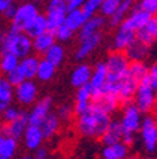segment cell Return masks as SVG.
<instances>
[{"label": "cell", "mask_w": 157, "mask_h": 159, "mask_svg": "<svg viewBox=\"0 0 157 159\" xmlns=\"http://www.w3.org/2000/svg\"><path fill=\"white\" fill-rule=\"evenodd\" d=\"M128 156L129 146H126L123 142L103 146L101 149V159H128Z\"/></svg>", "instance_id": "cell-23"}, {"label": "cell", "mask_w": 157, "mask_h": 159, "mask_svg": "<svg viewBox=\"0 0 157 159\" xmlns=\"http://www.w3.org/2000/svg\"><path fill=\"white\" fill-rule=\"evenodd\" d=\"M0 48L2 54L11 53L20 60H23L31 56V51H34L33 39H30L26 33H14L11 30H3L0 37Z\"/></svg>", "instance_id": "cell-2"}, {"label": "cell", "mask_w": 157, "mask_h": 159, "mask_svg": "<svg viewBox=\"0 0 157 159\" xmlns=\"http://www.w3.org/2000/svg\"><path fill=\"white\" fill-rule=\"evenodd\" d=\"M142 159H157L156 156H153V155H147V156H143Z\"/></svg>", "instance_id": "cell-51"}, {"label": "cell", "mask_w": 157, "mask_h": 159, "mask_svg": "<svg viewBox=\"0 0 157 159\" xmlns=\"http://www.w3.org/2000/svg\"><path fill=\"white\" fill-rule=\"evenodd\" d=\"M139 88V83L134 78H132L130 75H126L120 83H119V101H120L122 105H128V104L134 102V98H136V93H137Z\"/></svg>", "instance_id": "cell-14"}, {"label": "cell", "mask_w": 157, "mask_h": 159, "mask_svg": "<svg viewBox=\"0 0 157 159\" xmlns=\"http://www.w3.org/2000/svg\"><path fill=\"white\" fill-rule=\"evenodd\" d=\"M44 58L48 60L51 64H54L55 67L61 66L62 61L65 60V48L61 43H57L55 46H52L51 48L48 50V53L44 56Z\"/></svg>", "instance_id": "cell-36"}, {"label": "cell", "mask_w": 157, "mask_h": 159, "mask_svg": "<svg viewBox=\"0 0 157 159\" xmlns=\"http://www.w3.org/2000/svg\"><path fill=\"white\" fill-rule=\"evenodd\" d=\"M55 114L58 115V118L61 121H68V119H71L72 114H74V107L68 105V104H61Z\"/></svg>", "instance_id": "cell-43"}, {"label": "cell", "mask_w": 157, "mask_h": 159, "mask_svg": "<svg viewBox=\"0 0 157 159\" xmlns=\"http://www.w3.org/2000/svg\"><path fill=\"white\" fill-rule=\"evenodd\" d=\"M134 104L137 105L144 115H150V112L156 108L157 105V93L153 89L149 77L139 83V88L136 93V98H134Z\"/></svg>", "instance_id": "cell-7"}, {"label": "cell", "mask_w": 157, "mask_h": 159, "mask_svg": "<svg viewBox=\"0 0 157 159\" xmlns=\"http://www.w3.org/2000/svg\"><path fill=\"white\" fill-rule=\"evenodd\" d=\"M112 115L105 112L101 107L92 104L91 108L84 115L78 116L76 119V128L79 134L85 138L91 139H102L112 124Z\"/></svg>", "instance_id": "cell-1"}, {"label": "cell", "mask_w": 157, "mask_h": 159, "mask_svg": "<svg viewBox=\"0 0 157 159\" xmlns=\"http://www.w3.org/2000/svg\"><path fill=\"white\" fill-rule=\"evenodd\" d=\"M57 43H58V41H57L55 34L51 33V31H46L44 34H41L40 37L33 40V47L37 54L46 56V54L48 53V50L51 48L52 46H55Z\"/></svg>", "instance_id": "cell-22"}, {"label": "cell", "mask_w": 157, "mask_h": 159, "mask_svg": "<svg viewBox=\"0 0 157 159\" xmlns=\"http://www.w3.org/2000/svg\"><path fill=\"white\" fill-rule=\"evenodd\" d=\"M128 159H140V158H139L137 155H129V156H128Z\"/></svg>", "instance_id": "cell-52"}, {"label": "cell", "mask_w": 157, "mask_h": 159, "mask_svg": "<svg viewBox=\"0 0 157 159\" xmlns=\"http://www.w3.org/2000/svg\"><path fill=\"white\" fill-rule=\"evenodd\" d=\"M133 7L134 6H133V2H132V0H122L119 9L116 10V13L108 20L109 26L111 27H118L119 29V27L123 24V21L126 20V17L129 16V13L132 11Z\"/></svg>", "instance_id": "cell-27"}, {"label": "cell", "mask_w": 157, "mask_h": 159, "mask_svg": "<svg viewBox=\"0 0 157 159\" xmlns=\"http://www.w3.org/2000/svg\"><path fill=\"white\" fill-rule=\"evenodd\" d=\"M105 23H106V19H105L103 16H101V14L89 19L88 21L84 24V27L79 30L78 40L79 41H84V40L89 39V37H94V36H96V34L102 33V29H103Z\"/></svg>", "instance_id": "cell-17"}, {"label": "cell", "mask_w": 157, "mask_h": 159, "mask_svg": "<svg viewBox=\"0 0 157 159\" xmlns=\"http://www.w3.org/2000/svg\"><path fill=\"white\" fill-rule=\"evenodd\" d=\"M20 61L21 60L11 53L2 54V57H0V70H2V73L6 75V74L14 71L16 68L20 67Z\"/></svg>", "instance_id": "cell-34"}, {"label": "cell", "mask_w": 157, "mask_h": 159, "mask_svg": "<svg viewBox=\"0 0 157 159\" xmlns=\"http://www.w3.org/2000/svg\"><path fill=\"white\" fill-rule=\"evenodd\" d=\"M137 6L147 11L150 16H157V0H142L137 3Z\"/></svg>", "instance_id": "cell-44"}, {"label": "cell", "mask_w": 157, "mask_h": 159, "mask_svg": "<svg viewBox=\"0 0 157 159\" xmlns=\"http://www.w3.org/2000/svg\"><path fill=\"white\" fill-rule=\"evenodd\" d=\"M149 51H150V47L136 40L129 46V48L124 51V54L130 60V63H133V61H144L149 56Z\"/></svg>", "instance_id": "cell-25"}, {"label": "cell", "mask_w": 157, "mask_h": 159, "mask_svg": "<svg viewBox=\"0 0 157 159\" xmlns=\"http://www.w3.org/2000/svg\"><path fill=\"white\" fill-rule=\"evenodd\" d=\"M16 101L21 107H33L37 102L38 97V85L34 80H26L23 84L14 88Z\"/></svg>", "instance_id": "cell-9"}, {"label": "cell", "mask_w": 157, "mask_h": 159, "mask_svg": "<svg viewBox=\"0 0 157 159\" xmlns=\"http://www.w3.org/2000/svg\"><path fill=\"white\" fill-rule=\"evenodd\" d=\"M143 118H144V114L137 108L136 104L132 102L122 108V115H120L119 122H120L122 129H123L124 134L136 135V134H139V131L142 128Z\"/></svg>", "instance_id": "cell-5"}, {"label": "cell", "mask_w": 157, "mask_h": 159, "mask_svg": "<svg viewBox=\"0 0 157 159\" xmlns=\"http://www.w3.org/2000/svg\"><path fill=\"white\" fill-rule=\"evenodd\" d=\"M28 111H23L21 116L11 124H3L2 125V136H10L14 139H21L28 128Z\"/></svg>", "instance_id": "cell-11"}, {"label": "cell", "mask_w": 157, "mask_h": 159, "mask_svg": "<svg viewBox=\"0 0 157 159\" xmlns=\"http://www.w3.org/2000/svg\"><path fill=\"white\" fill-rule=\"evenodd\" d=\"M94 101V91L91 85H85L78 88L75 93V102H92Z\"/></svg>", "instance_id": "cell-40"}, {"label": "cell", "mask_w": 157, "mask_h": 159, "mask_svg": "<svg viewBox=\"0 0 157 159\" xmlns=\"http://www.w3.org/2000/svg\"><path fill=\"white\" fill-rule=\"evenodd\" d=\"M85 2L82 0H67V7L68 11H74V10H81Z\"/></svg>", "instance_id": "cell-47"}, {"label": "cell", "mask_w": 157, "mask_h": 159, "mask_svg": "<svg viewBox=\"0 0 157 159\" xmlns=\"http://www.w3.org/2000/svg\"><path fill=\"white\" fill-rule=\"evenodd\" d=\"M154 118H156V124H157V109H156V115H154Z\"/></svg>", "instance_id": "cell-53"}, {"label": "cell", "mask_w": 157, "mask_h": 159, "mask_svg": "<svg viewBox=\"0 0 157 159\" xmlns=\"http://www.w3.org/2000/svg\"><path fill=\"white\" fill-rule=\"evenodd\" d=\"M51 108H52L51 97L47 95L43 99H38L28 111V124L31 126H41L43 122L47 119V116L51 114Z\"/></svg>", "instance_id": "cell-10"}, {"label": "cell", "mask_w": 157, "mask_h": 159, "mask_svg": "<svg viewBox=\"0 0 157 159\" xmlns=\"http://www.w3.org/2000/svg\"><path fill=\"white\" fill-rule=\"evenodd\" d=\"M102 37H103L102 33H99L94 37H89V39L84 40V41H79V46L75 51L76 61H82V60L88 58V57L99 47V44L102 43Z\"/></svg>", "instance_id": "cell-18"}, {"label": "cell", "mask_w": 157, "mask_h": 159, "mask_svg": "<svg viewBox=\"0 0 157 159\" xmlns=\"http://www.w3.org/2000/svg\"><path fill=\"white\" fill-rule=\"evenodd\" d=\"M149 81H150L153 89L157 93V63L151 64L150 66V71H149Z\"/></svg>", "instance_id": "cell-46"}, {"label": "cell", "mask_w": 157, "mask_h": 159, "mask_svg": "<svg viewBox=\"0 0 157 159\" xmlns=\"http://www.w3.org/2000/svg\"><path fill=\"white\" fill-rule=\"evenodd\" d=\"M149 71H150V66H147L144 61H133L129 67V75L136 80L137 83L143 81L149 75Z\"/></svg>", "instance_id": "cell-35"}, {"label": "cell", "mask_w": 157, "mask_h": 159, "mask_svg": "<svg viewBox=\"0 0 157 159\" xmlns=\"http://www.w3.org/2000/svg\"><path fill=\"white\" fill-rule=\"evenodd\" d=\"M139 139L149 155L157 152V124L153 115H144L142 128L139 131Z\"/></svg>", "instance_id": "cell-8"}, {"label": "cell", "mask_w": 157, "mask_h": 159, "mask_svg": "<svg viewBox=\"0 0 157 159\" xmlns=\"http://www.w3.org/2000/svg\"><path fill=\"white\" fill-rule=\"evenodd\" d=\"M40 9L38 4L34 2H24V3L19 4V10L14 17V20L10 23L9 30L14 31V33H24V30L27 29L33 20H36L40 16Z\"/></svg>", "instance_id": "cell-4"}, {"label": "cell", "mask_w": 157, "mask_h": 159, "mask_svg": "<svg viewBox=\"0 0 157 159\" xmlns=\"http://www.w3.org/2000/svg\"><path fill=\"white\" fill-rule=\"evenodd\" d=\"M4 77H6V80L14 87V88H16V87H19L20 84H23L24 81L27 80L26 75H24V73L21 71V68H20V67H19V68H16L14 71H11V73L6 74Z\"/></svg>", "instance_id": "cell-41"}, {"label": "cell", "mask_w": 157, "mask_h": 159, "mask_svg": "<svg viewBox=\"0 0 157 159\" xmlns=\"http://www.w3.org/2000/svg\"><path fill=\"white\" fill-rule=\"evenodd\" d=\"M46 31H48V26H47V17L46 14H40L36 20H33L31 23L27 26V29L24 30V33L30 37V39H37L41 34H44Z\"/></svg>", "instance_id": "cell-29"}, {"label": "cell", "mask_w": 157, "mask_h": 159, "mask_svg": "<svg viewBox=\"0 0 157 159\" xmlns=\"http://www.w3.org/2000/svg\"><path fill=\"white\" fill-rule=\"evenodd\" d=\"M13 99H16V94H14V87L6 80V77H2L0 80V109L4 111L9 108L13 102Z\"/></svg>", "instance_id": "cell-26"}, {"label": "cell", "mask_w": 157, "mask_h": 159, "mask_svg": "<svg viewBox=\"0 0 157 159\" xmlns=\"http://www.w3.org/2000/svg\"><path fill=\"white\" fill-rule=\"evenodd\" d=\"M40 61L41 58H38L37 56L31 54V56L26 57L20 61V68L24 73L27 80H36L37 78V73H38V67H40Z\"/></svg>", "instance_id": "cell-28"}, {"label": "cell", "mask_w": 157, "mask_h": 159, "mask_svg": "<svg viewBox=\"0 0 157 159\" xmlns=\"http://www.w3.org/2000/svg\"><path fill=\"white\" fill-rule=\"evenodd\" d=\"M48 158V151H47L46 148H40L38 151H36L33 155V159H47Z\"/></svg>", "instance_id": "cell-48"}, {"label": "cell", "mask_w": 157, "mask_h": 159, "mask_svg": "<svg viewBox=\"0 0 157 159\" xmlns=\"http://www.w3.org/2000/svg\"><path fill=\"white\" fill-rule=\"evenodd\" d=\"M0 159H6V158H0Z\"/></svg>", "instance_id": "cell-54"}, {"label": "cell", "mask_w": 157, "mask_h": 159, "mask_svg": "<svg viewBox=\"0 0 157 159\" xmlns=\"http://www.w3.org/2000/svg\"><path fill=\"white\" fill-rule=\"evenodd\" d=\"M88 21L86 16L84 14V11L81 10H74V11H68L65 17V26H68L72 31H78L84 27V24Z\"/></svg>", "instance_id": "cell-31"}, {"label": "cell", "mask_w": 157, "mask_h": 159, "mask_svg": "<svg viewBox=\"0 0 157 159\" xmlns=\"http://www.w3.org/2000/svg\"><path fill=\"white\" fill-rule=\"evenodd\" d=\"M46 17L48 31L55 34V31L61 26L65 24V17L68 14V7H67L65 0H50L46 4Z\"/></svg>", "instance_id": "cell-6"}, {"label": "cell", "mask_w": 157, "mask_h": 159, "mask_svg": "<svg viewBox=\"0 0 157 159\" xmlns=\"http://www.w3.org/2000/svg\"><path fill=\"white\" fill-rule=\"evenodd\" d=\"M136 40H137V31H134V30L122 24L113 36L112 47H113L115 51H123L124 53L129 48V46Z\"/></svg>", "instance_id": "cell-12"}, {"label": "cell", "mask_w": 157, "mask_h": 159, "mask_svg": "<svg viewBox=\"0 0 157 159\" xmlns=\"http://www.w3.org/2000/svg\"><path fill=\"white\" fill-rule=\"evenodd\" d=\"M44 134L41 131L40 126H31L28 125L27 128L26 134L23 136V141H24V146L26 149L28 151H38L40 148H43V142H44Z\"/></svg>", "instance_id": "cell-19"}, {"label": "cell", "mask_w": 157, "mask_h": 159, "mask_svg": "<svg viewBox=\"0 0 157 159\" xmlns=\"http://www.w3.org/2000/svg\"><path fill=\"white\" fill-rule=\"evenodd\" d=\"M74 34H75V31H72L65 24L61 26L55 31V37H57V41H58V43H67V41H69V40L74 37Z\"/></svg>", "instance_id": "cell-42"}, {"label": "cell", "mask_w": 157, "mask_h": 159, "mask_svg": "<svg viewBox=\"0 0 157 159\" xmlns=\"http://www.w3.org/2000/svg\"><path fill=\"white\" fill-rule=\"evenodd\" d=\"M123 129H122V125L119 121H112L111 126L109 129L106 131L103 136H102V143L103 146H108V145H115V143H120L123 141Z\"/></svg>", "instance_id": "cell-24"}, {"label": "cell", "mask_w": 157, "mask_h": 159, "mask_svg": "<svg viewBox=\"0 0 157 159\" xmlns=\"http://www.w3.org/2000/svg\"><path fill=\"white\" fill-rule=\"evenodd\" d=\"M120 2L122 0H102V6H101V10H99L101 16H103L105 19H106V17L111 19V17L116 13V10L119 9Z\"/></svg>", "instance_id": "cell-37"}, {"label": "cell", "mask_w": 157, "mask_h": 159, "mask_svg": "<svg viewBox=\"0 0 157 159\" xmlns=\"http://www.w3.org/2000/svg\"><path fill=\"white\" fill-rule=\"evenodd\" d=\"M55 73H57V67L50 63L48 60L41 58L38 73H37V80L41 81V83H48V81H51L55 77Z\"/></svg>", "instance_id": "cell-33"}, {"label": "cell", "mask_w": 157, "mask_h": 159, "mask_svg": "<svg viewBox=\"0 0 157 159\" xmlns=\"http://www.w3.org/2000/svg\"><path fill=\"white\" fill-rule=\"evenodd\" d=\"M24 109H20L16 105H10L9 108H6L4 111H2V119H3V124H11L14 121L21 116Z\"/></svg>", "instance_id": "cell-38"}, {"label": "cell", "mask_w": 157, "mask_h": 159, "mask_svg": "<svg viewBox=\"0 0 157 159\" xmlns=\"http://www.w3.org/2000/svg\"><path fill=\"white\" fill-rule=\"evenodd\" d=\"M94 74V68L86 63H79L72 68L71 74H69V81H71L72 87H75L76 89L82 88L85 85H89Z\"/></svg>", "instance_id": "cell-13"}, {"label": "cell", "mask_w": 157, "mask_h": 159, "mask_svg": "<svg viewBox=\"0 0 157 159\" xmlns=\"http://www.w3.org/2000/svg\"><path fill=\"white\" fill-rule=\"evenodd\" d=\"M92 104L101 107L105 112H108L109 115H112V114L119 108L120 101H119L118 95H113V94H109V93H102V94H99V95L94 97Z\"/></svg>", "instance_id": "cell-20"}, {"label": "cell", "mask_w": 157, "mask_h": 159, "mask_svg": "<svg viewBox=\"0 0 157 159\" xmlns=\"http://www.w3.org/2000/svg\"><path fill=\"white\" fill-rule=\"evenodd\" d=\"M19 159H33V156H30V155H21Z\"/></svg>", "instance_id": "cell-50"}, {"label": "cell", "mask_w": 157, "mask_h": 159, "mask_svg": "<svg viewBox=\"0 0 157 159\" xmlns=\"http://www.w3.org/2000/svg\"><path fill=\"white\" fill-rule=\"evenodd\" d=\"M59 121H61V119H59L58 115H57V114H54V112H51L48 116H47V119L43 122V125L40 126V128H41V131H43V134H44V138L50 139V138H52V136L58 132Z\"/></svg>", "instance_id": "cell-32"}, {"label": "cell", "mask_w": 157, "mask_h": 159, "mask_svg": "<svg viewBox=\"0 0 157 159\" xmlns=\"http://www.w3.org/2000/svg\"><path fill=\"white\" fill-rule=\"evenodd\" d=\"M102 0H86L84 6H82V11L86 16V19H92V17L98 16V11L101 10Z\"/></svg>", "instance_id": "cell-39"}, {"label": "cell", "mask_w": 157, "mask_h": 159, "mask_svg": "<svg viewBox=\"0 0 157 159\" xmlns=\"http://www.w3.org/2000/svg\"><path fill=\"white\" fill-rule=\"evenodd\" d=\"M17 10H19V4L13 2V3H11L9 7H7L6 11H4V13H2V14H3L4 19L9 20L10 23H11V21L14 20V17H16V14H17Z\"/></svg>", "instance_id": "cell-45"}, {"label": "cell", "mask_w": 157, "mask_h": 159, "mask_svg": "<svg viewBox=\"0 0 157 159\" xmlns=\"http://www.w3.org/2000/svg\"><path fill=\"white\" fill-rule=\"evenodd\" d=\"M137 40L151 47L157 41V16H153L146 26L137 31Z\"/></svg>", "instance_id": "cell-21"}, {"label": "cell", "mask_w": 157, "mask_h": 159, "mask_svg": "<svg viewBox=\"0 0 157 159\" xmlns=\"http://www.w3.org/2000/svg\"><path fill=\"white\" fill-rule=\"evenodd\" d=\"M19 151V141L10 136L0 135V158L13 159Z\"/></svg>", "instance_id": "cell-30"}, {"label": "cell", "mask_w": 157, "mask_h": 159, "mask_svg": "<svg viewBox=\"0 0 157 159\" xmlns=\"http://www.w3.org/2000/svg\"><path fill=\"white\" fill-rule=\"evenodd\" d=\"M151 17L153 16H150L147 11H144L139 6H134L132 9V11L129 13V16L126 17V20L123 21V26L129 27V29L134 30V31H139L150 21Z\"/></svg>", "instance_id": "cell-16"}, {"label": "cell", "mask_w": 157, "mask_h": 159, "mask_svg": "<svg viewBox=\"0 0 157 159\" xmlns=\"http://www.w3.org/2000/svg\"><path fill=\"white\" fill-rule=\"evenodd\" d=\"M11 3H13L11 0H2V2H0V11L4 13V11L7 10V7H9Z\"/></svg>", "instance_id": "cell-49"}, {"label": "cell", "mask_w": 157, "mask_h": 159, "mask_svg": "<svg viewBox=\"0 0 157 159\" xmlns=\"http://www.w3.org/2000/svg\"><path fill=\"white\" fill-rule=\"evenodd\" d=\"M106 84H108V67L105 61H98L94 66V74H92L91 83H89L92 91H94V97L98 95L106 87Z\"/></svg>", "instance_id": "cell-15"}, {"label": "cell", "mask_w": 157, "mask_h": 159, "mask_svg": "<svg viewBox=\"0 0 157 159\" xmlns=\"http://www.w3.org/2000/svg\"><path fill=\"white\" fill-rule=\"evenodd\" d=\"M106 67H108V83L118 84L129 74V67H130V60L123 51H112L108 54L106 60Z\"/></svg>", "instance_id": "cell-3"}]
</instances>
